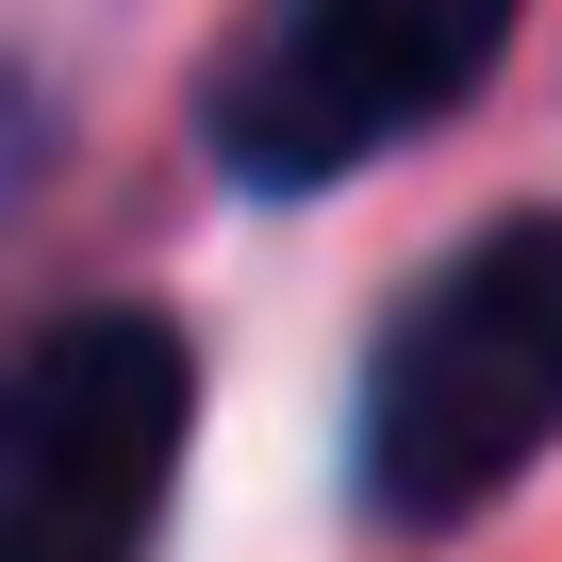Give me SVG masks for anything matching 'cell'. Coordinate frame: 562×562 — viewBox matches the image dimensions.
I'll return each instance as SVG.
<instances>
[{"label":"cell","mask_w":562,"mask_h":562,"mask_svg":"<svg viewBox=\"0 0 562 562\" xmlns=\"http://www.w3.org/2000/svg\"><path fill=\"white\" fill-rule=\"evenodd\" d=\"M562 447V215L480 232L364 364V513L447 529Z\"/></svg>","instance_id":"obj_1"},{"label":"cell","mask_w":562,"mask_h":562,"mask_svg":"<svg viewBox=\"0 0 562 562\" xmlns=\"http://www.w3.org/2000/svg\"><path fill=\"white\" fill-rule=\"evenodd\" d=\"M182 331L149 299H100L0 364V562H149L166 463H182Z\"/></svg>","instance_id":"obj_2"},{"label":"cell","mask_w":562,"mask_h":562,"mask_svg":"<svg viewBox=\"0 0 562 562\" xmlns=\"http://www.w3.org/2000/svg\"><path fill=\"white\" fill-rule=\"evenodd\" d=\"M513 50V0H265L215 67V166L299 199L331 166H381Z\"/></svg>","instance_id":"obj_3"}]
</instances>
